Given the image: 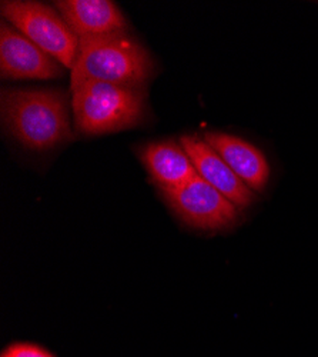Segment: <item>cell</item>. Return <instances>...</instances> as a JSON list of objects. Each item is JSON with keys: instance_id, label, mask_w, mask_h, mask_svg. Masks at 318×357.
<instances>
[{"instance_id": "cell-1", "label": "cell", "mask_w": 318, "mask_h": 357, "mask_svg": "<svg viewBox=\"0 0 318 357\" xmlns=\"http://www.w3.org/2000/svg\"><path fill=\"white\" fill-rule=\"evenodd\" d=\"M69 98L56 89H3L6 130L31 152H47L74 140Z\"/></svg>"}, {"instance_id": "cell-2", "label": "cell", "mask_w": 318, "mask_h": 357, "mask_svg": "<svg viewBox=\"0 0 318 357\" xmlns=\"http://www.w3.org/2000/svg\"><path fill=\"white\" fill-rule=\"evenodd\" d=\"M72 89V112L76 130L100 136L138 126L146 117L143 87L84 80Z\"/></svg>"}, {"instance_id": "cell-3", "label": "cell", "mask_w": 318, "mask_h": 357, "mask_svg": "<svg viewBox=\"0 0 318 357\" xmlns=\"http://www.w3.org/2000/svg\"><path fill=\"white\" fill-rule=\"evenodd\" d=\"M154 72L150 53L126 33L80 39L72 84L99 80L144 87Z\"/></svg>"}, {"instance_id": "cell-4", "label": "cell", "mask_w": 318, "mask_h": 357, "mask_svg": "<svg viewBox=\"0 0 318 357\" xmlns=\"http://www.w3.org/2000/svg\"><path fill=\"white\" fill-rule=\"evenodd\" d=\"M0 12L20 33L53 56L57 62L74 68L80 39L54 8L32 0H5Z\"/></svg>"}, {"instance_id": "cell-5", "label": "cell", "mask_w": 318, "mask_h": 357, "mask_svg": "<svg viewBox=\"0 0 318 357\" xmlns=\"http://www.w3.org/2000/svg\"><path fill=\"white\" fill-rule=\"evenodd\" d=\"M161 195L173 212L193 229L218 231L239 222L240 207L230 202L200 174L184 186L161 192Z\"/></svg>"}, {"instance_id": "cell-6", "label": "cell", "mask_w": 318, "mask_h": 357, "mask_svg": "<svg viewBox=\"0 0 318 357\" xmlns=\"http://www.w3.org/2000/svg\"><path fill=\"white\" fill-rule=\"evenodd\" d=\"M0 73L3 79H57L63 65L5 20L0 24Z\"/></svg>"}, {"instance_id": "cell-7", "label": "cell", "mask_w": 318, "mask_h": 357, "mask_svg": "<svg viewBox=\"0 0 318 357\" xmlns=\"http://www.w3.org/2000/svg\"><path fill=\"white\" fill-rule=\"evenodd\" d=\"M180 143L190 156L200 177H203L207 183L216 188L230 202H233L240 209L254 202L255 193L230 169V166L203 137L184 135L180 137Z\"/></svg>"}, {"instance_id": "cell-8", "label": "cell", "mask_w": 318, "mask_h": 357, "mask_svg": "<svg viewBox=\"0 0 318 357\" xmlns=\"http://www.w3.org/2000/svg\"><path fill=\"white\" fill-rule=\"evenodd\" d=\"M56 9L79 39L126 33L127 20L110 0H57Z\"/></svg>"}, {"instance_id": "cell-9", "label": "cell", "mask_w": 318, "mask_h": 357, "mask_svg": "<svg viewBox=\"0 0 318 357\" xmlns=\"http://www.w3.org/2000/svg\"><path fill=\"white\" fill-rule=\"evenodd\" d=\"M138 158L161 192L175 190L198 176L182 143L164 140L138 147Z\"/></svg>"}, {"instance_id": "cell-10", "label": "cell", "mask_w": 318, "mask_h": 357, "mask_svg": "<svg viewBox=\"0 0 318 357\" xmlns=\"http://www.w3.org/2000/svg\"><path fill=\"white\" fill-rule=\"evenodd\" d=\"M203 139L253 192L266 189L270 165L260 149L241 137L223 132H207Z\"/></svg>"}, {"instance_id": "cell-11", "label": "cell", "mask_w": 318, "mask_h": 357, "mask_svg": "<svg viewBox=\"0 0 318 357\" xmlns=\"http://www.w3.org/2000/svg\"><path fill=\"white\" fill-rule=\"evenodd\" d=\"M2 357H54V356L36 344L19 343V344L9 346L3 351Z\"/></svg>"}]
</instances>
